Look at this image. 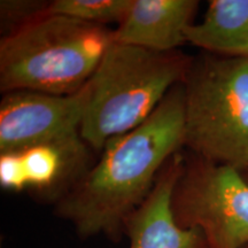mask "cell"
Masks as SVG:
<instances>
[{"instance_id": "cell-1", "label": "cell", "mask_w": 248, "mask_h": 248, "mask_svg": "<svg viewBox=\"0 0 248 248\" xmlns=\"http://www.w3.org/2000/svg\"><path fill=\"white\" fill-rule=\"evenodd\" d=\"M184 147V86H175L148 119L111 139L99 159L54 202V214L80 239L119 243L166 163Z\"/></svg>"}, {"instance_id": "cell-2", "label": "cell", "mask_w": 248, "mask_h": 248, "mask_svg": "<svg viewBox=\"0 0 248 248\" xmlns=\"http://www.w3.org/2000/svg\"><path fill=\"white\" fill-rule=\"evenodd\" d=\"M193 57L114 42L86 84L80 136L101 152L111 139L140 125L166 95L183 84Z\"/></svg>"}, {"instance_id": "cell-3", "label": "cell", "mask_w": 248, "mask_h": 248, "mask_svg": "<svg viewBox=\"0 0 248 248\" xmlns=\"http://www.w3.org/2000/svg\"><path fill=\"white\" fill-rule=\"evenodd\" d=\"M114 43V30L46 14L0 40V91L79 92Z\"/></svg>"}, {"instance_id": "cell-4", "label": "cell", "mask_w": 248, "mask_h": 248, "mask_svg": "<svg viewBox=\"0 0 248 248\" xmlns=\"http://www.w3.org/2000/svg\"><path fill=\"white\" fill-rule=\"evenodd\" d=\"M184 147L217 164H248V58L202 52L184 83Z\"/></svg>"}, {"instance_id": "cell-5", "label": "cell", "mask_w": 248, "mask_h": 248, "mask_svg": "<svg viewBox=\"0 0 248 248\" xmlns=\"http://www.w3.org/2000/svg\"><path fill=\"white\" fill-rule=\"evenodd\" d=\"M171 210L181 228L202 232L209 248L248 245V183L233 167L185 155Z\"/></svg>"}, {"instance_id": "cell-6", "label": "cell", "mask_w": 248, "mask_h": 248, "mask_svg": "<svg viewBox=\"0 0 248 248\" xmlns=\"http://www.w3.org/2000/svg\"><path fill=\"white\" fill-rule=\"evenodd\" d=\"M86 99V85L70 95L26 90L2 94L0 154L82 137L80 125Z\"/></svg>"}, {"instance_id": "cell-7", "label": "cell", "mask_w": 248, "mask_h": 248, "mask_svg": "<svg viewBox=\"0 0 248 248\" xmlns=\"http://www.w3.org/2000/svg\"><path fill=\"white\" fill-rule=\"evenodd\" d=\"M91 147L82 137L0 154V185L54 202L91 168Z\"/></svg>"}, {"instance_id": "cell-8", "label": "cell", "mask_w": 248, "mask_h": 248, "mask_svg": "<svg viewBox=\"0 0 248 248\" xmlns=\"http://www.w3.org/2000/svg\"><path fill=\"white\" fill-rule=\"evenodd\" d=\"M185 154L178 152L161 170L153 190L129 217L124 235L129 248H209L202 232L181 228L171 210V195L181 175Z\"/></svg>"}, {"instance_id": "cell-9", "label": "cell", "mask_w": 248, "mask_h": 248, "mask_svg": "<svg viewBox=\"0 0 248 248\" xmlns=\"http://www.w3.org/2000/svg\"><path fill=\"white\" fill-rule=\"evenodd\" d=\"M197 0H133L115 30L114 42L157 52L178 49L185 30L193 23Z\"/></svg>"}, {"instance_id": "cell-10", "label": "cell", "mask_w": 248, "mask_h": 248, "mask_svg": "<svg viewBox=\"0 0 248 248\" xmlns=\"http://www.w3.org/2000/svg\"><path fill=\"white\" fill-rule=\"evenodd\" d=\"M184 35L206 53L248 58V0H210L202 21Z\"/></svg>"}, {"instance_id": "cell-11", "label": "cell", "mask_w": 248, "mask_h": 248, "mask_svg": "<svg viewBox=\"0 0 248 248\" xmlns=\"http://www.w3.org/2000/svg\"><path fill=\"white\" fill-rule=\"evenodd\" d=\"M133 0H53L48 13L63 15L98 26L120 24L128 14Z\"/></svg>"}, {"instance_id": "cell-12", "label": "cell", "mask_w": 248, "mask_h": 248, "mask_svg": "<svg viewBox=\"0 0 248 248\" xmlns=\"http://www.w3.org/2000/svg\"><path fill=\"white\" fill-rule=\"evenodd\" d=\"M49 1L2 0L0 1V22L2 36L48 14Z\"/></svg>"}, {"instance_id": "cell-13", "label": "cell", "mask_w": 248, "mask_h": 248, "mask_svg": "<svg viewBox=\"0 0 248 248\" xmlns=\"http://www.w3.org/2000/svg\"><path fill=\"white\" fill-rule=\"evenodd\" d=\"M240 172H241V175H243V177L245 178V181L248 183V164L245 167L243 170H240Z\"/></svg>"}, {"instance_id": "cell-14", "label": "cell", "mask_w": 248, "mask_h": 248, "mask_svg": "<svg viewBox=\"0 0 248 248\" xmlns=\"http://www.w3.org/2000/svg\"><path fill=\"white\" fill-rule=\"evenodd\" d=\"M244 248H248V245H247V246H246V247H244Z\"/></svg>"}]
</instances>
